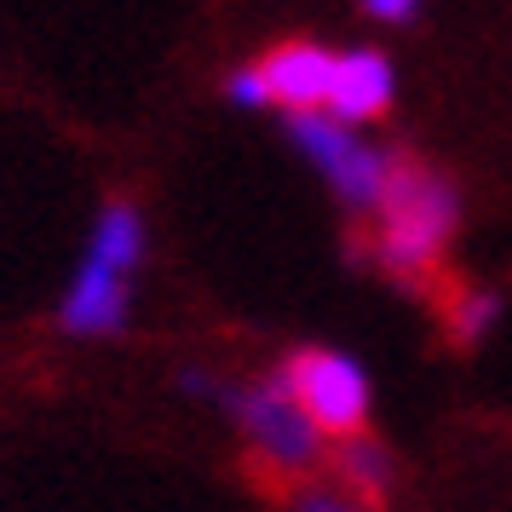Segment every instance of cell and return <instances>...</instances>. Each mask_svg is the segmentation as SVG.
<instances>
[{
  "label": "cell",
  "instance_id": "12",
  "mask_svg": "<svg viewBox=\"0 0 512 512\" xmlns=\"http://www.w3.org/2000/svg\"><path fill=\"white\" fill-rule=\"evenodd\" d=\"M294 512H363L351 495H334V489H294Z\"/></svg>",
  "mask_w": 512,
  "mask_h": 512
},
{
  "label": "cell",
  "instance_id": "8",
  "mask_svg": "<svg viewBox=\"0 0 512 512\" xmlns=\"http://www.w3.org/2000/svg\"><path fill=\"white\" fill-rule=\"evenodd\" d=\"M328 466L340 472L346 495L363 512H386V495H392V455L374 438H340L334 455H328Z\"/></svg>",
  "mask_w": 512,
  "mask_h": 512
},
{
  "label": "cell",
  "instance_id": "7",
  "mask_svg": "<svg viewBox=\"0 0 512 512\" xmlns=\"http://www.w3.org/2000/svg\"><path fill=\"white\" fill-rule=\"evenodd\" d=\"M127 300H133V288H127L121 271L98 265V259H81L58 317H64L70 334H121L127 328Z\"/></svg>",
  "mask_w": 512,
  "mask_h": 512
},
{
  "label": "cell",
  "instance_id": "6",
  "mask_svg": "<svg viewBox=\"0 0 512 512\" xmlns=\"http://www.w3.org/2000/svg\"><path fill=\"white\" fill-rule=\"evenodd\" d=\"M397 75L386 64V52L357 47V52H334V81H328V104L323 116H334L340 127L351 121H380L392 110Z\"/></svg>",
  "mask_w": 512,
  "mask_h": 512
},
{
  "label": "cell",
  "instance_id": "1",
  "mask_svg": "<svg viewBox=\"0 0 512 512\" xmlns=\"http://www.w3.org/2000/svg\"><path fill=\"white\" fill-rule=\"evenodd\" d=\"M455 225H461V190L449 185L438 167L392 150L386 190H380V208H374V231L357 236V242H369V259L380 271L420 288V282H438L443 248H449Z\"/></svg>",
  "mask_w": 512,
  "mask_h": 512
},
{
  "label": "cell",
  "instance_id": "2",
  "mask_svg": "<svg viewBox=\"0 0 512 512\" xmlns=\"http://www.w3.org/2000/svg\"><path fill=\"white\" fill-rule=\"evenodd\" d=\"M277 386L294 397V409L323 438H363V426H369V380H363V369L346 351H328V346L288 351L277 369Z\"/></svg>",
  "mask_w": 512,
  "mask_h": 512
},
{
  "label": "cell",
  "instance_id": "11",
  "mask_svg": "<svg viewBox=\"0 0 512 512\" xmlns=\"http://www.w3.org/2000/svg\"><path fill=\"white\" fill-rule=\"evenodd\" d=\"M225 98H231V104H242V110H259V104H271V93H265L259 70H236L231 81H225Z\"/></svg>",
  "mask_w": 512,
  "mask_h": 512
},
{
  "label": "cell",
  "instance_id": "3",
  "mask_svg": "<svg viewBox=\"0 0 512 512\" xmlns=\"http://www.w3.org/2000/svg\"><path fill=\"white\" fill-rule=\"evenodd\" d=\"M225 409L254 443V466L271 472L277 484H294V478H305L323 461V432L294 409V397L282 392L277 380L248 386V392H225Z\"/></svg>",
  "mask_w": 512,
  "mask_h": 512
},
{
  "label": "cell",
  "instance_id": "5",
  "mask_svg": "<svg viewBox=\"0 0 512 512\" xmlns=\"http://www.w3.org/2000/svg\"><path fill=\"white\" fill-rule=\"evenodd\" d=\"M271 104H282L288 116H317L328 104V81H334V52L317 41H277L254 64Z\"/></svg>",
  "mask_w": 512,
  "mask_h": 512
},
{
  "label": "cell",
  "instance_id": "10",
  "mask_svg": "<svg viewBox=\"0 0 512 512\" xmlns=\"http://www.w3.org/2000/svg\"><path fill=\"white\" fill-rule=\"evenodd\" d=\"M495 317H501V294H489V288H449V300H443V323L461 351L478 346L495 328Z\"/></svg>",
  "mask_w": 512,
  "mask_h": 512
},
{
  "label": "cell",
  "instance_id": "13",
  "mask_svg": "<svg viewBox=\"0 0 512 512\" xmlns=\"http://www.w3.org/2000/svg\"><path fill=\"white\" fill-rule=\"evenodd\" d=\"M363 12L380 18V24H409V18L420 12V0H363Z\"/></svg>",
  "mask_w": 512,
  "mask_h": 512
},
{
  "label": "cell",
  "instance_id": "9",
  "mask_svg": "<svg viewBox=\"0 0 512 512\" xmlns=\"http://www.w3.org/2000/svg\"><path fill=\"white\" fill-rule=\"evenodd\" d=\"M87 259L110 265V271H121V277H133V265L144 259V213L133 208V202H121V196H110L104 213H98V225H93Z\"/></svg>",
  "mask_w": 512,
  "mask_h": 512
},
{
  "label": "cell",
  "instance_id": "4",
  "mask_svg": "<svg viewBox=\"0 0 512 512\" xmlns=\"http://www.w3.org/2000/svg\"><path fill=\"white\" fill-rule=\"evenodd\" d=\"M288 133L311 162L328 173L334 196L346 202L351 213H374L380 208V190H386V167H392V150H369L363 139H351V127H340L334 116H288Z\"/></svg>",
  "mask_w": 512,
  "mask_h": 512
}]
</instances>
